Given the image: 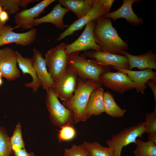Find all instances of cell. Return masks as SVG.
<instances>
[{"instance_id": "cell-1", "label": "cell", "mask_w": 156, "mask_h": 156, "mask_svg": "<svg viewBox=\"0 0 156 156\" xmlns=\"http://www.w3.org/2000/svg\"><path fill=\"white\" fill-rule=\"evenodd\" d=\"M111 20L104 16L95 21L93 31L95 40L102 51L122 55L128 49V45L119 36Z\"/></svg>"}, {"instance_id": "cell-2", "label": "cell", "mask_w": 156, "mask_h": 156, "mask_svg": "<svg viewBox=\"0 0 156 156\" xmlns=\"http://www.w3.org/2000/svg\"><path fill=\"white\" fill-rule=\"evenodd\" d=\"M102 85L91 80L84 81L79 78L78 79L73 96L69 101H63L62 104L73 112L74 122H84L88 119L85 110L90 97L94 90Z\"/></svg>"}, {"instance_id": "cell-3", "label": "cell", "mask_w": 156, "mask_h": 156, "mask_svg": "<svg viewBox=\"0 0 156 156\" xmlns=\"http://www.w3.org/2000/svg\"><path fill=\"white\" fill-rule=\"evenodd\" d=\"M109 66L100 64L93 60H87L79 52L68 55L67 67L83 80L90 79L101 83L100 77L104 72L109 71Z\"/></svg>"}, {"instance_id": "cell-4", "label": "cell", "mask_w": 156, "mask_h": 156, "mask_svg": "<svg viewBox=\"0 0 156 156\" xmlns=\"http://www.w3.org/2000/svg\"><path fill=\"white\" fill-rule=\"evenodd\" d=\"M46 104L52 124L60 128L64 126H73L74 114L59 101L51 88L46 90Z\"/></svg>"}, {"instance_id": "cell-5", "label": "cell", "mask_w": 156, "mask_h": 156, "mask_svg": "<svg viewBox=\"0 0 156 156\" xmlns=\"http://www.w3.org/2000/svg\"><path fill=\"white\" fill-rule=\"evenodd\" d=\"M145 122L139 123L136 125L126 127L112 136L106 141L108 146L113 151V156H121L123 148L132 143L135 144L138 137L145 132Z\"/></svg>"}, {"instance_id": "cell-6", "label": "cell", "mask_w": 156, "mask_h": 156, "mask_svg": "<svg viewBox=\"0 0 156 156\" xmlns=\"http://www.w3.org/2000/svg\"><path fill=\"white\" fill-rule=\"evenodd\" d=\"M66 44L62 42L48 50L45 54L48 71L54 81L65 72L67 67L68 55Z\"/></svg>"}, {"instance_id": "cell-7", "label": "cell", "mask_w": 156, "mask_h": 156, "mask_svg": "<svg viewBox=\"0 0 156 156\" xmlns=\"http://www.w3.org/2000/svg\"><path fill=\"white\" fill-rule=\"evenodd\" d=\"M78 79L76 73L67 67L63 74L54 81L51 88L58 98L67 101L73 96Z\"/></svg>"}, {"instance_id": "cell-8", "label": "cell", "mask_w": 156, "mask_h": 156, "mask_svg": "<svg viewBox=\"0 0 156 156\" xmlns=\"http://www.w3.org/2000/svg\"><path fill=\"white\" fill-rule=\"evenodd\" d=\"M95 24V21L88 23L81 35L76 40L70 44H66L65 50L68 55L72 53L82 51H102L101 47L96 42L94 37Z\"/></svg>"}, {"instance_id": "cell-9", "label": "cell", "mask_w": 156, "mask_h": 156, "mask_svg": "<svg viewBox=\"0 0 156 156\" xmlns=\"http://www.w3.org/2000/svg\"><path fill=\"white\" fill-rule=\"evenodd\" d=\"M100 83L105 87L121 93L135 88V83L125 73L118 70L116 72L106 71L100 77Z\"/></svg>"}, {"instance_id": "cell-10", "label": "cell", "mask_w": 156, "mask_h": 156, "mask_svg": "<svg viewBox=\"0 0 156 156\" xmlns=\"http://www.w3.org/2000/svg\"><path fill=\"white\" fill-rule=\"evenodd\" d=\"M14 29L10 25L0 27V47L12 43L25 47L34 43L36 39L37 30L35 28L22 33L14 32Z\"/></svg>"}, {"instance_id": "cell-11", "label": "cell", "mask_w": 156, "mask_h": 156, "mask_svg": "<svg viewBox=\"0 0 156 156\" xmlns=\"http://www.w3.org/2000/svg\"><path fill=\"white\" fill-rule=\"evenodd\" d=\"M109 11L103 5L101 0H95L94 4L85 15L75 21L56 39L61 41L66 37L71 35L75 31L81 29L88 23L104 16Z\"/></svg>"}, {"instance_id": "cell-12", "label": "cell", "mask_w": 156, "mask_h": 156, "mask_svg": "<svg viewBox=\"0 0 156 156\" xmlns=\"http://www.w3.org/2000/svg\"><path fill=\"white\" fill-rule=\"evenodd\" d=\"M17 65L16 51L9 47L0 49V71L3 77L9 81L20 78Z\"/></svg>"}, {"instance_id": "cell-13", "label": "cell", "mask_w": 156, "mask_h": 156, "mask_svg": "<svg viewBox=\"0 0 156 156\" xmlns=\"http://www.w3.org/2000/svg\"><path fill=\"white\" fill-rule=\"evenodd\" d=\"M55 0H43L34 6L23 9L16 13L14 16V23L17 27L25 29H31L33 27V22L48 6Z\"/></svg>"}, {"instance_id": "cell-14", "label": "cell", "mask_w": 156, "mask_h": 156, "mask_svg": "<svg viewBox=\"0 0 156 156\" xmlns=\"http://www.w3.org/2000/svg\"><path fill=\"white\" fill-rule=\"evenodd\" d=\"M81 55L85 57L91 58L95 61L104 66L111 65L115 68L129 69L128 59L125 55L92 50L86 51Z\"/></svg>"}, {"instance_id": "cell-15", "label": "cell", "mask_w": 156, "mask_h": 156, "mask_svg": "<svg viewBox=\"0 0 156 156\" xmlns=\"http://www.w3.org/2000/svg\"><path fill=\"white\" fill-rule=\"evenodd\" d=\"M33 52V66L42 88L46 91L51 88L54 81L47 69L46 62L42 52L34 48Z\"/></svg>"}, {"instance_id": "cell-16", "label": "cell", "mask_w": 156, "mask_h": 156, "mask_svg": "<svg viewBox=\"0 0 156 156\" xmlns=\"http://www.w3.org/2000/svg\"><path fill=\"white\" fill-rule=\"evenodd\" d=\"M138 0H123L122 5L118 9L112 12H108L104 16L114 21L122 18L127 22L135 26H138L143 23V19L138 17L134 12L132 8L133 4L139 2Z\"/></svg>"}, {"instance_id": "cell-17", "label": "cell", "mask_w": 156, "mask_h": 156, "mask_svg": "<svg viewBox=\"0 0 156 156\" xmlns=\"http://www.w3.org/2000/svg\"><path fill=\"white\" fill-rule=\"evenodd\" d=\"M122 55L127 58L129 69L137 68L140 70L147 69H156V55L150 50L144 54L137 55H132L126 51Z\"/></svg>"}, {"instance_id": "cell-18", "label": "cell", "mask_w": 156, "mask_h": 156, "mask_svg": "<svg viewBox=\"0 0 156 156\" xmlns=\"http://www.w3.org/2000/svg\"><path fill=\"white\" fill-rule=\"evenodd\" d=\"M126 74L136 85L135 89L137 92L144 93L146 89V82L151 80L156 79V73L151 69H147L141 71H133L129 69L115 68L110 66Z\"/></svg>"}, {"instance_id": "cell-19", "label": "cell", "mask_w": 156, "mask_h": 156, "mask_svg": "<svg viewBox=\"0 0 156 156\" xmlns=\"http://www.w3.org/2000/svg\"><path fill=\"white\" fill-rule=\"evenodd\" d=\"M61 5L59 3L56 4L48 14L40 18L34 19L33 22V26H37L44 23H50L59 29L65 28L67 26L64 22L63 18L69 11Z\"/></svg>"}, {"instance_id": "cell-20", "label": "cell", "mask_w": 156, "mask_h": 156, "mask_svg": "<svg viewBox=\"0 0 156 156\" xmlns=\"http://www.w3.org/2000/svg\"><path fill=\"white\" fill-rule=\"evenodd\" d=\"M16 53L17 65L23 74H29L32 78V81L26 83L25 86L31 88L33 92H36L41 86V84L33 66L32 58L24 57L17 51Z\"/></svg>"}, {"instance_id": "cell-21", "label": "cell", "mask_w": 156, "mask_h": 156, "mask_svg": "<svg viewBox=\"0 0 156 156\" xmlns=\"http://www.w3.org/2000/svg\"><path fill=\"white\" fill-rule=\"evenodd\" d=\"M104 89L101 87L94 90L91 94L85 110L88 118L92 116H98L105 112Z\"/></svg>"}, {"instance_id": "cell-22", "label": "cell", "mask_w": 156, "mask_h": 156, "mask_svg": "<svg viewBox=\"0 0 156 156\" xmlns=\"http://www.w3.org/2000/svg\"><path fill=\"white\" fill-rule=\"evenodd\" d=\"M58 1L68 10L73 12L79 19L90 11L95 0H59Z\"/></svg>"}, {"instance_id": "cell-23", "label": "cell", "mask_w": 156, "mask_h": 156, "mask_svg": "<svg viewBox=\"0 0 156 156\" xmlns=\"http://www.w3.org/2000/svg\"><path fill=\"white\" fill-rule=\"evenodd\" d=\"M104 102L105 113L113 118L123 117L127 112L116 103L112 94L107 91L104 93Z\"/></svg>"}, {"instance_id": "cell-24", "label": "cell", "mask_w": 156, "mask_h": 156, "mask_svg": "<svg viewBox=\"0 0 156 156\" xmlns=\"http://www.w3.org/2000/svg\"><path fill=\"white\" fill-rule=\"evenodd\" d=\"M81 144L89 156H113L110 148L103 146L97 142L85 141Z\"/></svg>"}, {"instance_id": "cell-25", "label": "cell", "mask_w": 156, "mask_h": 156, "mask_svg": "<svg viewBox=\"0 0 156 156\" xmlns=\"http://www.w3.org/2000/svg\"><path fill=\"white\" fill-rule=\"evenodd\" d=\"M135 144L136 146L133 156H156V144L154 142L137 139Z\"/></svg>"}, {"instance_id": "cell-26", "label": "cell", "mask_w": 156, "mask_h": 156, "mask_svg": "<svg viewBox=\"0 0 156 156\" xmlns=\"http://www.w3.org/2000/svg\"><path fill=\"white\" fill-rule=\"evenodd\" d=\"M36 0H0V4L3 10L8 14H15L19 11L20 8H25L30 3Z\"/></svg>"}, {"instance_id": "cell-27", "label": "cell", "mask_w": 156, "mask_h": 156, "mask_svg": "<svg viewBox=\"0 0 156 156\" xmlns=\"http://www.w3.org/2000/svg\"><path fill=\"white\" fill-rule=\"evenodd\" d=\"M12 154L10 138L5 129L0 127V156H11Z\"/></svg>"}, {"instance_id": "cell-28", "label": "cell", "mask_w": 156, "mask_h": 156, "mask_svg": "<svg viewBox=\"0 0 156 156\" xmlns=\"http://www.w3.org/2000/svg\"><path fill=\"white\" fill-rule=\"evenodd\" d=\"M10 141L12 150L14 152L25 148L20 122L16 125L12 135L10 138Z\"/></svg>"}, {"instance_id": "cell-29", "label": "cell", "mask_w": 156, "mask_h": 156, "mask_svg": "<svg viewBox=\"0 0 156 156\" xmlns=\"http://www.w3.org/2000/svg\"><path fill=\"white\" fill-rule=\"evenodd\" d=\"M76 134V132L73 126L67 125L60 128L57 137L59 142H66L74 138Z\"/></svg>"}, {"instance_id": "cell-30", "label": "cell", "mask_w": 156, "mask_h": 156, "mask_svg": "<svg viewBox=\"0 0 156 156\" xmlns=\"http://www.w3.org/2000/svg\"><path fill=\"white\" fill-rule=\"evenodd\" d=\"M145 132L148 134H156V110L146 113L145 116Z\"/></svg>"}, {"instance_id": "cell-31", "label": "cell", "mask_w": 156, "mask_h": 156, "mask_svg": "<svg viewBox=\"0 0 156 156\" xmlns=\"http://www.w3.org/2000/svg\"><path fill=\"white\" fill-rule=\"evenodd\" d=\"M88 154L81 144L73 145L70 148H66L63 156H88Z\"/></svg>"}, {"instance_id": "cell-32", "label": "cell", "mask_w": 156, "mask_h": 156, "mask_svg": "<svg viewBox=\"0 0 156 156\" xmlns=\"http://www.w3.org/2000/svg\"><path fill=\"white\" fill-rule=\"evenodd\" d=\"M9 19L8 13L5 10H3L0 13V27L5 25Z\"/></svg>"}, {"instance_id": "cell-33", "label": "cell", "mask_w": 156, "mask_h": 156, "mask_svg": "<svg viewBox=\"0 0 156 156\" xmlns=\"http://www.w3.org/2000/svg\"><path fill=\"white\" fill-rule=\"evenodd\" d=\"M14 156H36L33 152L28 153L25 148L21 149L14 152Z\"/></svg>"}, {"instance_id": "cell-34", "label": "cell", "mask_w": 156, "mask_h": 156, "mask_svg": "<svg viewBox=\"0 0 156 156\" xmlns=\"http://www.w3.org/2000/svg\"><path fill=\"white\" fill-rule=\"evenodd\" d=\"M146 84L150 88L153 93L155 100V107H156V79L149 80Z\"/></svg>"}, {"instance_id": "cell-35", "label": "cell", "mask_w": 156, "mask_h": 156, "mask_svg": "<svg viewBox=\"0 0 156 156\" xmlns=\"http://www.w3.org/2000/svg\"><path fill=\"white\" fill-rule=\"evenodd\" d=\"M114 0H102V2L104 7L109 11L111 7Z\"/></svg>"}, {"instance_id": "cell-36", "label": "cell", "mask_w": 156, "mask_h": 156, "mask_svg": "<svg viewBox=\"0 0 156 156\" xmlns=\"http://www.w3.org/2000/svg\"><path fill=\"white\" fill-rule=\"evenodd\" d=\"M148 140L154 142L156 144V134H148Z\"/></svg>"}, {"instance_id": "cell-37", "label": "cell", "mask_w": 156, "mask_h": 156, "mask_svg": "<svg viewBox=\"0 0 156 156\" xmlns=\"http://www.w3.org/2000/svg\"><path fill=\"white\" fill-rule=\"evenodd\" d=\"M3 81L2 78H0V87H1L3 84Z\"/></svg>"}, {"instance_id": "cell-38", "label": "cell", "mask_w": 156, "mask_h": 156, "mask_svg": "<svg viewBox=\"0 0 156 156\" xmlns=\"http://www.w3.org/2000/svg\"><path fill=\"white\" fill-rule=\"evenodd\" d=\"M3 8L2 5L0 4V13L3 10Z\"/></svg>"}, {"instance_id": "cell-39", "label": "cell", "mask_w": 156, "mask_h": 156, "mask_svg": "<svg viewBox=\"0 0 156 156\" xmlns=\"http://www.w3.org/2000/svg\"><path fill=\"white\" fill-rule=\"evenodd\" d=\"M2 77H3L0 71V78H2Z\"/></svg>"}, {"instance_id": "cell-40", "label": "cell", "mask_w": 156, "mask_h": 156, "mask_svg": "<svg viewBox=\"0 0 156 156\" xmlns=\"http://www.w3.org/2000/svg\"><path fill=\"white\" fill-rule=\"evenodd\" d=\"M88 156H89V155H88Z\"/></svg>"}]
</instances>
